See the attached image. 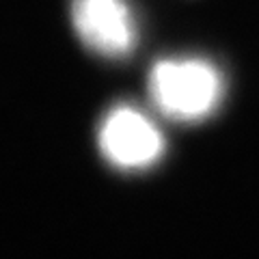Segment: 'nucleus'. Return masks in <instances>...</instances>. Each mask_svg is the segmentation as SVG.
I'll list each match as a JSON object with an SVG mask.
<instances>
[{
  "label": "nucleus",
  "mask_w": 259,
  "mask_h": 259,
  "mask_svg": "<svg viewBox=\"0 0 259 259\" xmlns=\"http://www.w3.org/2000/svg\"><path fill=\"white\" fill-rule=\"evenodd\" d=\"M149 97L173 121H201L221 106L225 78L205 59H164L149 71Z\"/></svg>",
  "instance_id": "f257e3e1"
},
{
  "label": "nucleus",
  "mask_w": 259,
  "mask_h": 259,
  "mask_svg": "<svg viewBox=\"0 0 259 259\" xmlns=\"http://www.w3.org/2000/svg\"><path fill=\"white\" fill-rule=\"evenodd\" d=\"M71 26L91 52L123 59L139 41L134 13L125 0H71Z\"/></svg>",
  "instance_id": "f03ea898"
},
{
  "label": "nucleus",
  "mask_w": 259,
  "mask_h": 259,
  "mask_svg": "<svg viewBox=\"0 0 259 259\" xmlns=\"http://www.w3.org/2000/svg\"><path fill=\"white\" fill-rule=\"evenodd\" d=\"M100 149L110 164L134 171L156 164L164 151V139L143 112L117 106L102 121Z\"/></svg>",
  "instance_id": "7ed1b4c3"
}]
</instances>
